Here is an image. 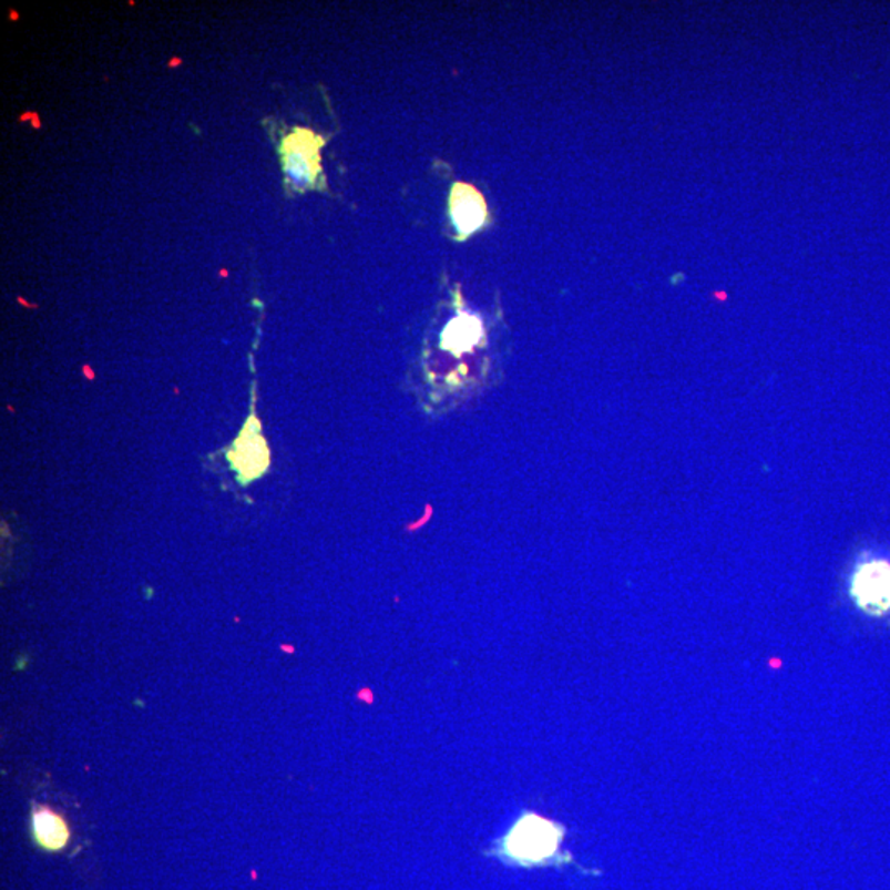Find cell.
I'll return each instance as SVG.
<instances>
[{
    "instance_id": "52a82bcc",
    "label": "cell",
    "mask_w": 890,
    "mask_h": 890,
    "mask_svg": "<svg viewBox=\"0 0 890 890\" xmlns=\"http://www.w3.org/2000/svg\"><path fill=\"white\" fill-rule=\"evenodd\" d=\"M483 337L482 321L472 316H460L447 325L444 347L453 354L472 350Z\"/></svg>"
},
{
    "instance_id": "ba28073f",
    "label": "cell",
    "mask_w": 890,
    "mask_h": 890,
    "mask_svg": "<svg viewBox=\"0 0 890 890\" xmlns=\"http://www.w3.org/2000/svg\"><path fill=\"white\" fill-rule=\"evenodd\" d=\"M27 120L32 121V126L33 127L40 129L39 114H37V113H27V114H23V116H20V121H22V123H23V121H27Z\"/></svg>"
},
{
    "instance_id": "6da1fadb",
    "label": "cell",
    "mask_w": 890,
    "mask_h": 890,
    "mask_svg": "<svg viewBox=\"0 0 890 890\" xmlns=\"http://www.w3.org/2000/svg\"><path fill=\"white\" fill-rule=\"evenodd\" d=\"M564 828L540 815L524 814L497 842L493 855L510 866L546 868L563 866L570 858L561 855Z\"/></svg>"
},
{
    "instance_id": "277c9868",
    "label": "cell",
    "mask_w": 890,
    "mask_h": 890,
    "mask_svg": "<svg viewBox=\"0 0 890 890\" xmlns=\"http://www.w3.org/2000/svg\"><path fill=\"white\" fill-rule=\"evenodd\" d=\"M252 426H246L243 429L242 436L235 442V449L229 452V462L235 467L236 472L242 477V482H249V480L257 479L263 475L264 470L269 466V450H267L266 442L259 434V422L253 419Z\"/></svg>"
},
{
    "instance_id": "30bf717a",
    "label": "cell",
    "mask_w": 890,
    "mask_h": 890,
    "mask_svg": "<svg viewBox=\"0 0 890 890\" xmlns=\"http://www.w3.org/2000/svg\"><path fill=\"white\" fill-rule=\"evenodd\" d=\"M10 17H12V20H17V19H19V16H17V13H16V12H12V13H10Z\"/></svg>"
},
{
    "instance_id": "5b68a950",
    "label": "cell",
    "mask_w": 890,
    "mask_h": 890,
    "mask_svg": "<svg viewBox=\"0 0 890 890\" xmlns=\"http://www.w3.org/2000/svg\"><path fill=\"white\" fill-rule=\"evenodd\" d=\"M450 216L462 236L473 235L487 219V203L473 185L456 184L450 193Z\"/></svg>"
},
{
    "instance_id": "7a4b0ae2",
    "label": "cell",
    "mask_w": 890,
    "mask_h": 890,
    "mask_svg": "<svg viewBox=\"0 0 890 890\" xmlns=\"http://www.w3.org/2000/svg\"><path fill=\"white\" fill-rule=\"evenodd\" d=\"M327 139L307 127H296L280 142V161L287 187L304 193L321 181V155Z\"/></svg>"
},
{
    "instance_id": "9c48e42d",
    "label": "cell",
    "mask_w": 890,
    "mask_h": 890,
    "mask_svg": "<svg viewBox=\"0 0 890 890\" xmlns=\"http://www.w3.org/2000/svg\"><path fill=\"white\" fill-rule=\"evenodd\" d=\"M178 64H182L181 59H172V62L168 63V67H178Z\"/></svg>"
},
{
    "instance_id": "3957f363",
    "label": "cell",
    "mask_w": 890,
    "mask_h": 890,
    "mask_svg": "<svg viewBox=\"0 0 890 890\" xmlns=\"http://www.w3.org/2000/svg\"><path fill=\"white\" fill-rule=\"evenodd\" d=\"M855 604L872 617H882L890 612V563L869 560L859 564L849 584Z\"/></svg>"
},
{
    "instance_id": "8992f818",
    "label": "cell",
    "mask_w": 890,
    "mask_h": 890,
    "mask_svg": "<svg viewBox=\"0 0 890 890\" xmlns=\"http://www.w3.org/2000/svg\"><path fill=\"white\" fill-rule=\"evenodd\" d=\"M32 828L37 845L49 851H60L70 839L67 821L49 808H37L32 818Z\"/></svg>"
}]
</instances>
